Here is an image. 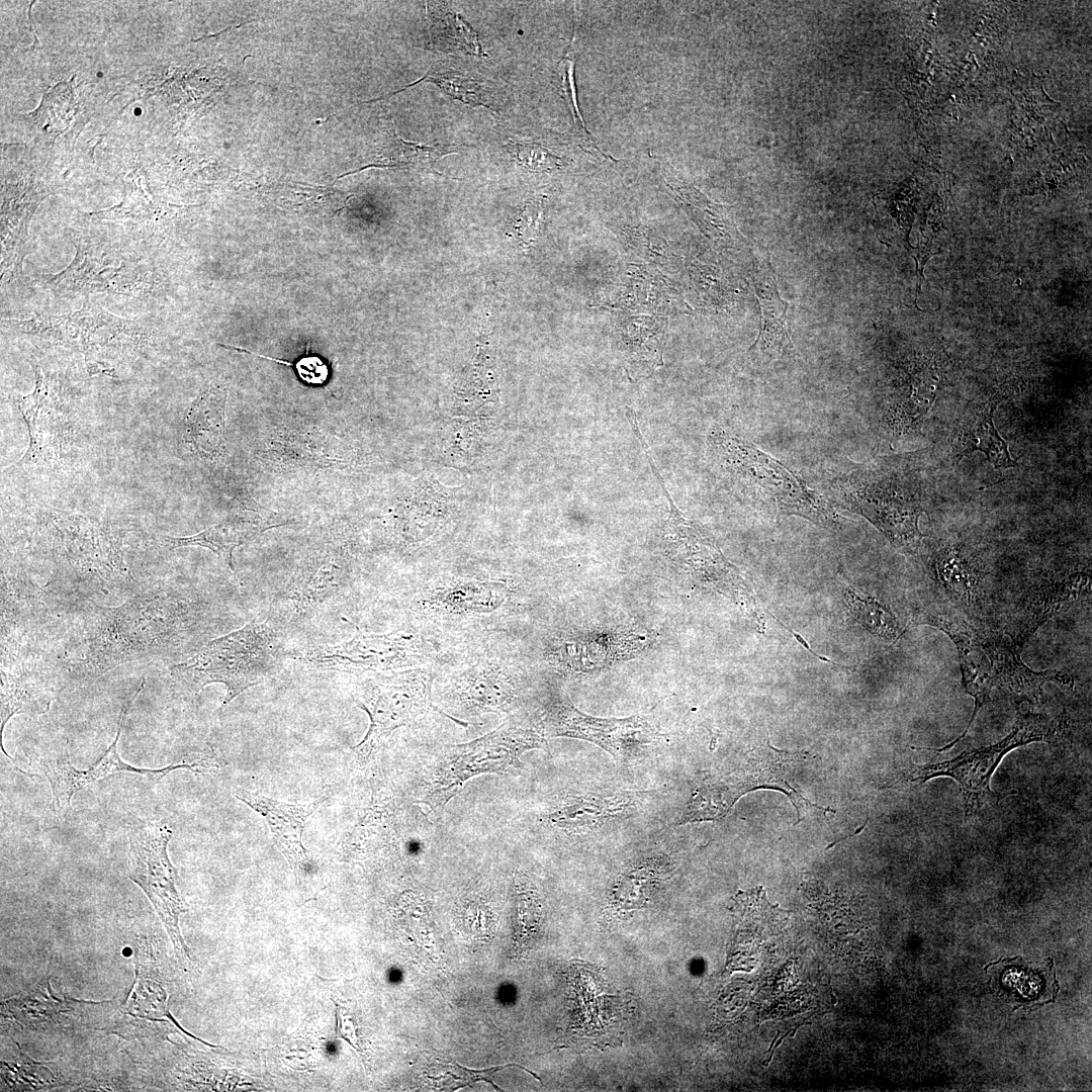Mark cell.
I'll return each mask as SVG.
<instances>
[{
    "label": "cell",
    "mask_w": 1092,
    "mask_h": 1092,
    "mask_svg": "<svg viewBox=\"0 0 1092 1092\" xmlns=\"http://www.w3.org/2000/svg\"><path fill=\"white\" fill-rule=\"evenodd\" d=\"M205 604L177 589H150L102 608L89 626L78 667L102 674L130 661L174 652L198 627Z\"/></svg>",
    "instance_id": "obj_1"
},
{
    "label": "cell",
    "mask_w": 1092,
    "mask_h": 1092,
    "mask_svg": "<svg viewBox=\"0 0 1092 1092\" xmlns=\"http://www.w3.org/2000/svg\"><path fill=\"white\" fill-rule=\"evenodd\" d=\"M532 749L549 750L541 720L513 716L479 738L446 745L424 778L420 802L439 812L468 780L482 774L518 770L521 755Z\"/></svg>",
    "instance_id": "obj_2"
},
{
    "label": "cell",
    "mask_w": 1092,
    "mask_h": 1092,
    "mask_svg": "<svg viewBox=\"0 0 1092 1092\" xmlns=\"http://www.w3.org/2000/svg\"><path fill=\"white\" fill-rule=\"evenodd\" d=\"M280 662L278 632L267 619L254 618L244 627L207 642L170 671L196 694L210 684H222L223 708L247 689L272 677Z\"/></svg>",
    "instance_id": "obj_3"
},
{
    "label": "cell",
    "mask_w": 1092,
    "mask_h": 1092,
    "mask_svg": "<svg viewBox=\"0 0 1092 1092\" xmlns=\"http://www.w3.org/2000/svg\"><path fill=\"white\" fill-rule=\"evenodd\" d=\"M434 669L424 665L371 674L358 685L355 703L369 717L364 738L352 748L360 762L369 760L397 728L407 726L432 711L462 727L469 725L434 705Z\"/></svg>",
    "instance_id": "obj_4"
},
{
    "label": "cell",
    "mask_w": 1092,
    "mask_h": 1092,
    "mask_svg": "<svg viewBox=\"0 0 1092 1092\" xmlns=\"http://www.w3.org/2000/svg\"><path fill=\"white\" fill-rule=\"evenodd\" d=\"M72 262L41 275L57 293H109L143 298L159 287V274L145 256L128 248L88 238L76 239Z\"/></svg>",
    "instance_id": "obj_5"
},
{
    "label": "cell",
    "mask_w": 1092,
    "mask_h": 1092,
    "mask_svg": "<svg viewBox=\"0 0 1092 1092\" xmlns=\"http://www.w3.org/2000/svg\"><path fill=\"white\" fill-rule=\"evenodd\" d=\"M807 753L777 750L769 744L754 748L746 762L726 774L705 775L696 782L691 798L699 814L709 821L724 818L744 794L757 789H775L786 794L797 811L798 823L802 814L813 807L833 811L805 799L789 782L795 762Z\"/></svg>",
    "instance_id": "obj_6"
},
{
    "label": "cell",
    "mask_w": 1092,
    "mask_h": 1092,
    "mask_svg": "<svg viewBox=\"0 0 1092 1092\" xmlns=\"http://www.w3.org/2000/svg\"><path fill=\"white\" fill-rule=\"evenodd\" d=\"M1060 727L1056 720L1034 713H1020L1011 732L999 742L965 750L948 760L914 765L901 781L922 784L937 777L953 779L963 794L966 816L981 808L993 795L990 780L1002 758L1012 749L1036 741H1055Z\"/></svg>",
    "instance_id": "obj_7"
},
{
    "label": "cell",
    "mask_w": 1092,
    "mask_h": 1092,
    "mask_svg": "<svg viewBox=\"0 0 1092 1092\" xmlns=\"http://www.w3.org/2000/svg\"><path fill=\"white\" fill-rule=\"evenodd\" d=\"M356 629V634L348 641L311 646L291 655L311 669L360 675L424 666L429 659V651L420 632L412 628H400L385 634Z\"/></svg>",
    "instance_id": "obj_8"
},
{
    "label": "cell",
    "mask_w": 1092,
    "mask_h": 1092,
    "mask_svg": "<svg viewBox=\"0 0 1092 1092\" xmlns=\"http://www.w3.org/2000/svg\"><path fill=\"white\" fill-rule=\"evenodd\" d=\"M172 835V829L165 823H143L131 828L128 833L129 878L153 904L177 958L188 963L191 958L179 928V917L187 907L176 889V870L167 850Z\"/></svg>",
    "instance_id": "obj_9"
},
{
    "label": "cell",
    "mask_w": 1092,
    "mask_h": 1092,
    "mask_svg": "<svg viewBox=\"0 0 1092 1092\" xmlns=\"http://www.w3.org/2000/svg\"><path fill=\"white\" fill-rule=\"evenodd\" d=\"M516 590L507 579H440L416 593L413 610L419 620L443 627L493 623L509 614Z\"/></svg>",
    "instance_id": "obj_10"
},
{
    "label": "cell",
    "mask_w": 1092,
    "mask_h": 1092,
    "mask_svg": "<svg viewBox=\"0 0 1092 1092\" xmlns=\"http://www.w3.org/2000/svg\"><path fill=\"white\" fill-rule=\"evenodd\" d=\"M49 531L55 551L75 570L109 584L130 580L123 560V531L89 516L52 512Z\"/></svg>",
    "instance_id": "obj_11"
},
{
    "label": "cell",
    "mask_w": 1092,
    "mask_h": 1092,
    "mask_svg": "<svg viewBox=\"0 0 1092 1092\" xmlns=\"http://www.w3.org/2000/svg\"><path fill=\"white\" fill-rule=\"evenodd\" d=\"M148 333L132 320L114 315L86 300L76 311L63 314V342L84 354L90 375L116 378V364L147 345Z\"/></svg>",
    "instance_id": "obj_12"
},
{
    "label": "cell",
    "mask_w": 1092,
    "mask_h": 1092,
    "mask_svg": "<svg viewBox=\"0 0 1092 1092\" xmlns=\"http://www.w3.org/2000/svg\"><path fill=\"white\" fill-rule=\"evenodd\" d=\"M541 722L546 737L582 739L598 745L622 762L638 757L662 737L640 716H589L565 700L548 702L543 708Z\"/></svg>",
    "instance_id": "obj_13"
},
{
    "label": "cell",
    "mask_w": 1092,
    "mask_h": 1092,
    "mask_svg": "<svg viewBox=\"0 0 1092 1092\" xmlns=\"http://www.w3.org/2000/svg\"><path fill=\"white\" fill-rule=\"evenodd\" d=\"M144 684L145 679H143L134 695L123 706L118 718L117 731L114 740L105 750L103 755L90 768L86 770L76 769L71 763L67 748L59 755L35 760L50 783L53 795V811L59 815H66L71 809V800L77 792L88 784L117 772L136 774L139 776H144L151 783H158L162 778L175 769L187 768L194 772H200L203 767L208 765V763H206L208 758L201 757L200 755L197 757L189 756L188 758L172 762L161 768L136 767L122 760L118 752V741L123 722L129 707L143 690Z\"/></svg>",
    "instance_id": "obj_14"
},
{
    "label": "cell",
    "mask_w": 1092,
    "mask_h": 1092,
    "mask_svg": "<svg viewBox=\"0 0 1092 1092\" xmlns=\"http://www.w3.org/2000/svg\"><path fill=\"white\" fill-rule=\"evenodd\" d=\"M445 695L452 712L459 716L510 714L521 702L522 681L509 660L482 654L452 674Z\"/></svg>",
    "instance_id": "obj_15"
},
{
    "label": "cell",
    "mask_w": 1092,
    "mask_h": 1092,
    "mask_svg": "<svg viewBox=\"0 0 1092 1092\" xmlns=\"http://www.w3.org/2000/svg\"><path fill=\"white\" fill-rule=\"evenodd\" d=\"M650 467L669 504V515L661 535L665 558L672 566L695 580L733 594L737 588L736 578L729 564L717 551L705 531L687 519L675 507L655 464H651Z\"/></svg>",
    "instance_id": "obj_16"
},
{
    "label": "cell",
    "mask_w": 1092,
    "mask_h": 1092,
    "mask_svg": "<svg viewBox=\"0 0 1092 1092\" xmlns=\"http://www.w3.org/2000/svg\"><path fill=\"white\" fill-rule=\"evenodd\" d=\"M649 641L647 634L630 630L580 633L571 628L560 629L546 643L545 658L562 674H582L629 659Z\"/></svg>",
    "instance_id": "obj_17"
},
{
    "label": "cell",
    "mask_w": 1092,
    "mask_h": 1092,
    "mask_svg": "<svg viewBox=\"0 0 1092 1092\" xmlns=\"http://www.w3.org/2000/svg\"><path fill=\"white\" fill-rule=\"evenodd\" d=\"M35 384L31 393L17 398L18 410L27 426L29 445L13 467L59 461L66 441L67 423L50 378L33 365Z\"/></svg>",
    "instance_id": "obj_18"
},
{
    "label": "cell",
    "mask_w": 1092,
    "mask_h": 1092,
    "mask_svg": "<svg viewBox=\"0 0 1092 1092\" xmlns=\"http://www.w3.org/2000/svg\"><path fill=\"white\" fill-rule=\"evenodd\" d=\"M1090 585L1087 571L1053 574L1035 580L1022 595L1008 633L1018 649H1022L1035 631L1057 615L1066 612Z\"/></svg>",
    "instance_id": "obj_19"
},
{
    "label": "cell",
    "mask_w": 1092,
    "mask_h": 1092,
    "mask_svg": "<svg viewBox=\"0 0 1092 1092\" xmlns=\"http://www.w3.org/2000/svg\"><path fill=\"white\" fill-rule=\"evenodd\" d=\"M644 796L633 791L569 792L556 800L545 820L565 833L584 834L630 815Z\"/></svg>",
    "instance_id": "obj_20"
},
{
    "label": "cell",
    "mask_w": 1092,
    "mask_h": 1092,
    "mask_svg": "<svg viewBox=\"0 0 1092 1092\" xmlns=\"http://www.w3.org/2000/svg\"><path fill=\"white\" fill-rule=\"evenodd\" d=\"M922 616L924 624L940 629L956 644L965 691L975 699L973 716L965 732L943 747L931 748L937 752H942L965 737L979 710L990 700V693L994 689L992 671L981 644L979 627L969 623L962 617L942 610L932 609Z\"/></svg>",
    "instance_id": "obj_21"
},
{
    "label": "cell",
    "mask_w": 1092,
    "mask_h": 1092,
    "mask_svg": "<svg viewBox=\"0 0 1092 1092\" xmlns=\"http://www.w3.org/2000/svg\"><path fill=\"white\" fill-rule=\"evenodd\" d=\"M351 581L350 568L337 552L326 547L321 552L311 553L295 570L285 590L294 617L310 618L343 596Z\"/></svg>",
    "instance_id": "obj_22"
},
{
    "label": "cell",
    "mask_w": 1092,
    "mask_h": 1092,
    "mask_svg": "<svg viewBox=\"0 0 1092 1092\" xmlns=\"http://www.w3.org/2000/svg\"><path fill=\"white\" fill-rule=\"evenodd\" d=\"M44 197V191L29 180L2 185L1 280L4 283L22 276L23 259L28 254L29 220Z\"/></svg>",
    "instance_id": "obj_23"
},
{
    "label": "cell",
    "mask_w": 1092,
    "mask_h": 1092,
    "mask_svg": "<svg viewBox=\"0 0 1092 1092\" xmlns=\"http://www.w3.org/2000/svg\"><path fill=\"white\" fill-rule=\"evenodd\" d=\"M985 972L994 992L1014 1010H1034L1056 1001L1059 983L1051 958L1040 966L1020 957L1002 959L987 965Z\"/></svg>",
    "instance_id": "obj_24"
},
{
    "label": "cell",
    "mask_w": 1092,
    "mask_h": 1092,
    "mask_svg": "<svg viewBox=\"0 0 1092 1092\" xmlns=\"http://www.w3.org/2000/svg\"><path fill=\"white\" fill-rule=\"evenodd\" d=\"M979 633L991 666L993 686L1008 696L1038 703L1043 697V686L1048 681L1071 684V678L1065 674L1030 669L1021 660V650L1011 639L984 628H979Z\"/></svg>",
    "instance_id": "obj_25"
},
{
    "label": "cell",
    "mask_w": 1092,
    "mask_h": 1092,
    "mask_svg": "<svg viewBox=\"0 0 1092 1092\" xmlns=\"http://www.w3.org/2000/svg\"><path fill=\"white\" fill-rule=\"evenodd\" d=\"M235 796L265 819L274 844L295 875H299L308 862L307 850L302 843L306 819L327 798L322 797L306 804H290L242 788L235 791Z\"/></svg>",
    "instance_id": "obj_26"
},
{
    "label": "cell",
    "mask_w": 1092,
    "mask_h": 1092,
    "mask_svg": "<svg viewBox=\"0 0 1092 1092\" xmlns=\"http://www.w3.org/2000/svg\"><path fill=\"white\" fill-rule=\"evenodd\" d=\"M857 512L877 526L886 537L900 547H916L922 534L918 528L920 508L899 492L875 483L861 482L850 488Z\"/></svg>",
    "instance_id": "obj_27"
},
{
    "label": "cell",
    "mask_w": 1092,
    "mask_h": 1092,
    "mask_svg": "<svg viewBox=\"0 0 1092 1092\" xmlns=\"http://www.w3.org/2000/svg\"><path fill=\"white\" fill-rule=\"evenodd\" d=\"M285 523L272 513L252 508L236 509L215 525L186 537H166L171 548L198 546L211 550L234 573L233 552L263 532Z\"/></svg>",
    "instance_id": "obj_28"
},
{
    "label": "cell",
    "mask_w": 1092,
    "mask_h": 1092,
    "mask_svg": "<svg viewBox=\"0 0 1092 1092\" xmlns=\"http://www.w3.org/2000/svg\"><path fill=\"white\" fill-rule=\"evenodd\" d=\"M754 272L755 293L760 307V331L749 350L757 349L769 358L794 351L787 327L790 303L779 292L775 271L766 248L760 247Z\"/></svg>",
    "instance_id": "obj_29"
},
{
    "label": "cell",
    "mask_w": 1092,
    "mask_h": 1092,
    "mask_svg": "<svg viewBox=\"0 0 1092 1092\" xmlns=\"http://www.w3.org/2000/svg\"><path fill=\"white\" fill-rule=\"evenodd\" d=\"M226 388L210 382L192 402L185 421V440L201 458L214 460L224 444Z\"/></svg>",
    "instance_id": "obj_30"
},
{
    "label": "cell",
    "mask_w": 1092,
    "mask_h": 1092,
    "mask_svg": "<svg viewBox=\"0 0 1092 1092\" xmlns=\"http://www.w3.org/2000/svg\"><path fill=\"white\" fill-rule=\"evenodd\" d=\"M932 570L939 588L960 607L975 609L986 598L984 572L967 550L940 549L933 556Z\"/></svg>",
    "instance_id": "obj_31"
},
{
    "label": "cell",
    "mask_w": 1092,
    "mask_h": 1092,
    "mask_svg": "<svg viewBox=\"0 0 1092 1092\" xmlns=\"http://www.w3.org/2000/svg\"><path fill=\"white\" fill-rule=\"evenodd\" d=\"M999 401V395L995 394L962 419L952 445L953 456L958 461L974 451H981L995 468L1017 466V462L1009 454L1006 441L999 435L993 422V414Z\"/></svg>",
    "instance_id": "obj_32"
},
{
    "label": "cell",
    "mask_w": 1092,
    "mask_h": 1092,
    "mask_svg": "<svg viewBox=\"0 0 1092 1092\" xmlns=\"http://www.w3.org/2000/svg\"><path fill=\"white\" fill-rule=\"evenodd\" d=\"M55 691L37 675L23 669L1 667V749L13 761L3 746L4 727L16 714L38 715L47 712L53 702Z\"/></svg>",
    "instance_id": "obj_33"
},
{
    "label": "cell",
    "mask_w": 1092,
    "mask_h": 1092,
    "mask_svg": "<svg viewBox=\"0 0 1092 1092\" xmlns=\"http://www.w3.org/2000/svg\"><path fill=\"white\" fill-rule=\"evenodd\" d=\"M127 1016L132 1017L133 1020L115 1030L124 1037L136 1036L142 1020L164 1022L167 1019L179 1025L168 1010L165 990L158 980L148 975L142 964L136 966V976L131 992L121 1006L116 1019Z\"/></svg>",
    "instance_id": "obj_34"
},
{
    "label": "cell",
    "mask_w": 1092,
    "mask_h": 1092,
    "mask_svg": "<svg viewBox=\"0 0 1092 1092\" xmlns=\"http://www.w3.org/2000/svg\"><path fill=\"white\" fill-rule=\"evenodd\" d=\"M75 1000H60L51 993L48 981L4 1002L11 1017L27 1026H40L56 1021L72 1009Z\"/></svg>",
    "instance_id": "obj_35"
},
{
    "label": "cell",
    "mask_w": 1092,
    "mask_h": 1092,
    "mask_svg": "<svg viewBox=\"0 0 1092 1092\" xmlns=\"http://www.w3.org/2000/svg\"><path fill=\"white\" fill-rule=\"evenodd\" d=\"M666 184L707 235L739 237L730 213L723 205L709 200L696 188L682 185L673 178L666 179Z\"/></svg>",
    "instance_id": "obj_36"
},
{
    "label": "cell",
    "mask_w": 1092,
    "mask_h": 1092,
    "mask_svg": "<svg viewBox=\"0 0 1092 1092\" xmlns=\"http://www.w3.org/2000/svg\"><path fill=\"white\" fill-rule=\"evenodd\" d=\"M666 861L665 857H651L628 869L614 887L613 904L622 908L640 906L646 899V891L658 881Z\"/></svg>",
    "instance_id": "obj_37"
},
{
    "label": "cell",
    "mask_w": 1092,
    "mask_h": 1092,
    "mask_svg": "<svg viewBox=\"0 0 1092 1092\" xmlns=\"http://www.w3.org/2000/svg\"><path fill=\"white\" fill-rule=\"evenodd\" d=\"M575 31L576 29L574 30V35L567 49V52L564 54L563 58L557 66L558 89L567 105V108L571 113L574 134L580 147L584 150H588L589 152H596L606 159H611L612 157L605 154L597 145L596 140L593 138V135L586 128L585 122L579 111L574 78L575 61L573 53V42L575 40Z\"/></svg>",
    "instance_id": "obj_38"
},
{
    "label": "cell",
    "mask_w": 1092,
    "mask_h": 1092,
    "mask_svg": "<svg viewBox=\"0 0 1092 1092\" xmlns=\"http://www.w3.org/2000/svg\"><path fill=\"white\" fill-rule=\"evenodd\" d=\"M845 598L851 615L874 635L892 640L901 634L895 615L874 598L853 589H847Z\"/></svg>",
    "instance_id": "obj_39"
},
{
    "label": "cell",
    "mask_w": 1092,
    "mask_h": 1092,
    "mask_svg": "<svg viewBox=\"0 0 1092 1092\" xmlns=\"http://www.w3.org/2000/svg\"><path fill=\"white\" fill-rule=\"evenodd\" d=\"M423 82L433 83L437 85L452 99H457L473 107L482 106L487 108L488 110L493 111L491 109V106L486 102V99L483 97L481 85L476 80L455 71H430L422 78L398 89L397 91L392 92L391 94H388L386 96L370 100L368 102L379 101L388 98L393 94L399 93L408 87L415 86L418 83Z\"/></svg>",
    "instance_id": "obj_40"
},
{
    "label": "cell",
    "mask_w": 1092,
    "mask_h": 1092,
    "mask_svg": "<svg viewBox=\"0 0 1092 1092\" xmlns=\"http://www.w3.org/2000/svg\"><path fill=\"white\" fill-rule=\"evenodd\" d=\"M451 154H455V152L443 145L430 146L406 142L396 136L385 159L392 161L391 167H413L429 170L436 161Z\"/></svg>",
    "instance_id": "obj_41"
},
{
    "label": "cell",
    "mask_w": 1092,
    "mask_h": 1092,
    "mask_svg": "<svg viewBox=\"0 0 1092 1092\" xmlns=\"http://www.w3.org/2000/svg\"><path fill=\"white\" fill-rule=\"evenodd\" d=\"M507 149L519 165L531 171L550 172L562 166L560 157L536 143L509 141Z\"/></svg>",
    "instance_id": "obj_42"
},
{
    "label": "cell",
    "mask_w": 1092,
    "mask_h": 1092,
    "mask_svg": "<svg viewBox=\"0 0 1092 1092\" xmlns=\"http://www.w3.org/2000/svg\"><path fill=\"white\" fill-rule=\"evenodd\" d=\"M513 1066H517L520 1069H523V1070L527 1071L532 1076H534L537 1080H540V1078L535 1073L527 1070L526 1068H524L522 1066L516 1065V1064H507V1065H504V1066L491 1067V1068L484 1069V1070H471V1069L465 1068V1067H463V1066H461V1065H459L457 1063H448V1064L441 1065V1068L444 1070V1072L446 1074L451 1075L452 1079L459 1082V1084L457 1086V1089L461 1088V1087H464V1086L472 1085L473 1083L482 1080V1081H486L489 1084H491L496 1091H502V1089L497 1085H495L493 1083V1081L491 1080L492 1075L494 1073L498 1072L499 1070L504 1069V1068L513 1067Z\"/></svg>",
    "instance_id": "obj_43"
},
{
    "label": "cell",
    "mask_w": 1092,
    "mask_h": 1092,
    "mask_svg": "<svg viewBox=\"0 0 1092 1092\" xmlns=\"http://www.w3.org/2000/svg\"><path fill=\"white\" fill-rule=\"evenodd\" d=\"M542 212L543 197L540 196L526 202L516 223V230L522 241L528 242L534 239L539 230Z\"/></svg>",
    "instance_id": "obj_44"
},
{
    "label": "cell",
    "mask_w": 1092,
    "mask_h": 1092,
    "mask_svg": "<svg viewBox=\"0 0 1092 1092\" xmlns=\"http://www.w3.org/2000/svg\"><path fill=\"white\" fill-rule=\"evenodd\" d=\"M337 1013V1037L345 1039L359 1055H363L361 1042L356 1028L354 1015L345 1007L336 1003Z\"/></svg>",
    "instance_id": "obj_45"
}]
</instances>
